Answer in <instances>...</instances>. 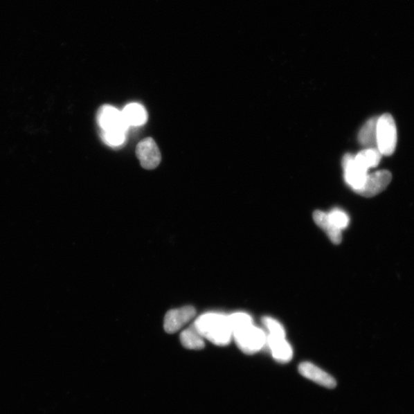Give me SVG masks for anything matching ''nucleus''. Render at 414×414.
Returning a JSON list of instances; mask_svg holds the SVG:
<instances>
[{
  "mask_svg": "<svg viewBox=\"0 0 414 414\" xmlns=\"http://www.w3.org/2000/svg\"><path fill=\"white\" fill-rule=\"evenodd\" d=\"M196 309L192 306L182 307L181 309H172L167 313L164 318V330L173 334L181 330L196 316Z\"/></svg>",
  "mask_w": 414,
  "mask_h": 414,
  "instance_id": "nucleus-8",
  "label": "nucleus"
},
{
  "mask_svg": "<svg viewBox=\"0 0 414 414\" xmlns=\"http://www.w3.org/2000/svg\"><path fill=\"white\" fill-rule=\"evenodd\" d=\"M298 370L299 373L307 379L322 385L325 388L332 389L336 387L337 383L334 377L310 362L302 363L299 366Z\"/></svg>",
  "mask_w": 414,
  "mask_h": 414,
  "instance_id": "nucleus-9",
  "label": "nucleus"
},
{
  "mask_svg": "<svg viewBox=\"0 0 414 414\" xmlns=\"http://www.w3.org/2000/svg\"><path fill=\"white\" fill-rule=\"evenodd\" d=\"M98 123L105 133H126L129 127L123 116V111L115 107L104 105L98 113Z\"/></svg>",
  "mask_w": 414,
  "mask_h": 414,
  "instance_id": "nucleus-4",
  "label": "nucleus"
},
{
  "mask_svg": "<svg viewBox=\"0 0 414 414\" xmlns=\"http://www.w3.org/2000/svg\"><path fill=\"white\" fill-rule=\"evenodd\" d=\"M126 133H105L102 132V138L107 145L119 147L125 142Z\"/></svg>",
  "mask_w": 414,
  "mask_h": 414,
  "instance_id": "nucleus-18",
  "label": "nucleus"
},
{
  "mask_svg": "<svg viewBox=\"0 0 414 414\" xmlns=\"http://www.w3.org/2000/svg\"><path fill=\"white\" fill-rule=\"evenodd\" d=\"M233 338L242 352L253 354L267 345V335L253 325V318L244 312L229 316Z\"/></svg>",
  "mask_w": 414,
  "mask_h": 414,
  "instance_id": "nucleus-1",
  "label": "nucleus"
},
{
  "mask_svg": "<svg viewBox=\"0 0 414 414\" xmlns=\"http://www.w3.org/2000/svg\"><path fill=\"white\" fill-rule=\"evenodd\" d=\"M194 326L204 339L214 345H227L233 338L229 316L224 314L206 313L195 320Z\"/></svg>",
  "mask_w": 414,
  "mask_h": 414,
  "instance_id": "nucleus-2",
  "label": "nucleus"
},
{
  "mask_svg": "<svg viewBox=\"0 0 414 414\" xmlns=\"http://www.w3.org/2000/svg\"><path fill=\"white\" fill-rule=\"evenodd\" d=\"M136 154L142 168L147 170L155 169L161 161L159 146L152 138H147L139 142Z\"/></svg>",
  "mask_w": 414,
  "mask_h": 414,
  "instance_id": "nucleus-6",
  "label": "nucleus"
},
{
  "mask_svg": "<svg viewBox=\"0 0 414 414\" xmlns=\"http://www.w3.org/2000/svg\"><path fill=\"white\" fill-rule=\"evenodd\" d=\"M267 345H268L271 353L276 361L280 363L289 362L294 357V351L285 337L267 336Z\"/></svg>",
  "mask_w": 414,
  "mask_h": 414,
  "instance_id": "nucleus-10",
  "label": "nucleus"
},
{
  "mask_svg": "<svg viewBox=\"0 0 414 414\" xmlns=\"http://www.w3.org/2000/svg\"><path fill=\"white\" fill-rule=\"evenodd\" d=\"M391 180L392 175L388 170H380L373 174H368L365 184L355 192L365 197H375L388 188Z\"/></svg>",
  "mask_w": 414,
  "mask_h": 414,
  "instance_id": "nucleus-7",
  "label": "nucleus"
},
{
  "mask_svg": "<svg viewBox=\"0 0 414 414\" xmlns=\"http://www.w3.org/2000/svg\"><path fill=\"white\" fill-rule=\"evenodd\" d=\"M263 325L267 327L269 332V335L273 336L285 337V331L283 326L278 322L277 320L271 318L265 317L262 319Z\"/></svg>",
  "mask_w": 414,
  "mask_h": 414,
  "instance_id": "nucleus-17",
  "label": "nucleus"
},
{
  "mask_svg": "<svg viewBox=\"0 0 414 414\" xmlns=\"http://www.w3.org/2000/svg\"><path fill=\"white\" fill-rule=\"evenodd\" d=\"M123 114L128 126H141L147 120V113L145 107L138 103L125 106Z\"/></svg>",
  "mask_w": 414,
  "mask_h": 414,
  "instance_id": "nucleus-12",
  "label": "nucleus"
},
{
  "mask_svg": "<svg viewBox=\"0 0 414 414\" xmlns=\"http://www.w3.org/2000/svg\"><path fill=\"white\" fill-rule=\"evenodd\" d=\"M342 167L344 169L345 181L349 187L354 192L361 189L367 180L368 170L360 166L351 154L344 156Z\"/></svg>",
  "mask_w": 414,
  "mask_h": 414,
  "instance_id": "nucleus-5",
  "label": "nucleus"
},
{
  "mask_svg": "<svg viewBox=\"0 0 414 414\" xmlns=\"http://www.w3.org/2000/svg\"><path fill=\"white\" fill-rule=\"evenodd\" d=\"M382 154L377 148H366L354 156V160L363 168L369 170L380 163Z\"/></svg>",
  "mask_w": 414,
  "mask_h": 414,
  "instance_id": "nucleus-14",
  "label": "nucleus"
},
{
  "mask_svg": "<svg viewBox=\"0 0 414 414\" xmlns=\"http://www.w3.org/2000/svg\"><path fill=\"white\" fill-rule=\"evenodd\" d=\"M313 218L316 224L325 232L328 238L334 244H339L342 240L341 231L335 226L328 213L321 210H316L313 213Z\"/></svg>",
  "mask_w": 414,
  "mask_h": 414,
  "instance_id": "nucleus-11",
  "label": "nucleus"
},
{
  "mask_svg": "<svg viewBox=\"0 0 414 414\" xmlns=\"http://www.w3.org/2000/svg\"><path fill=\"white\" fill-rule=\"evenodd\" d=\"M377 118L375 117L371 118L361 128L358 135V140L360 145L363 147L377 148Z\"/></svg>",
  "mask_w": 414,
  "mask_h": 414,
  "instance_id": "nucleus-13",
  "label": "nucleus"
},
{
  "mask_svg": "<svg viewBox=\"0 0 414 414\" xmlns=\"http://www.w3.org/2000/svg\"><path fill=\"white\" fill-rule=\"evenodd\" d=\"M397 141V126L394 118L389 114L377 118V148L382 155L394 154Z\"/></svg>",
  "mask_w": 414,
  "mask_h": 414,
  "instance_id": "nucleus-3",
  "label": "nucleus"
},
{
  "mask_svg": "<svg viewBox=\"0 0 414 414\" xmlns=\"http://www.w3.org/2000/svg\"><path fill=\"white\" fill-rule=\"evenodd\" d=\"M332 224L341 231L345 230L349 224V217L347 214L340 209H334L328 213Z\"/></svg>",
  "mask_w": 414,
  "mask_h": 414,
  "instance_id": "nucleus-16",
  "label": "nucleus"
},
{
  "mask_svg": "<svg viewBox=\"0 0 414 414\" xmlns=\"http://www.w3.org/2000/svg\"><path fill=\"white\" fill-rule=\"evenodd\" d=\"M181 342L184 348L190 350H201L205 346L204 339L194 325L181 334Z\"/></svg>",
  "mask_w": 414,
  "mask_h": 414,
  "instance_id": "nucleus-15",
  "label": "nucleus"
}]
</instances>
